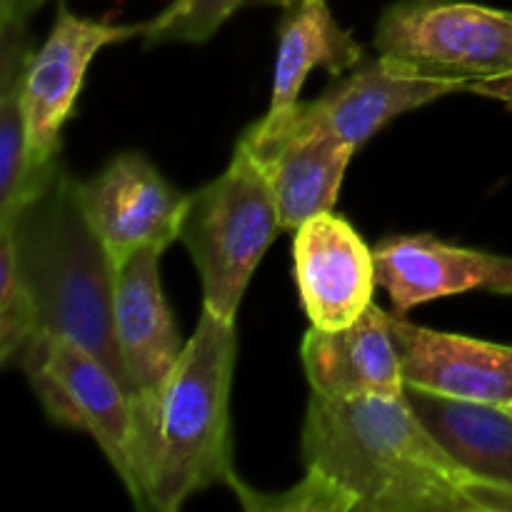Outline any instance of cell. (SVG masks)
<instances>
[{
	"instance_id": "cell-14",
	"label": "cell",
	"mask_w": 512,
	"mask_h": 512,
	"mask_svg": "<svg viewBox=\"0 0 512 512\" xmlns=\"http://www.w3.org/2000/svg\"><path fill=\"white\" fill-rule=\"evenodd\" d=\"M405 385L475 403H512V348L390 318Z\"/></svg>"
},
{
	"instance_id": "cell-18",
	"label": "cell",
	"mask_w": 512,
	"mask_h": 512,
	"mask_svg": "<svg viewBox=\"0 0 512 512\" xmlns=\"http://www.w3.org/2000/svg\"><path fill=\"white\" fill-rule=\"evenodd\" d=\"M0 223L10 220L43 185L50 168H35L28 148L23 80L35 48L20 25H0Z\"/></svg>"
},
{
	"instance_id": "cell-13",
	"label": "cell",
	"mask_w": 512,
	"mask_h": 512,
	"mask_svg": "<svg viewBox=\"0 0 512 512\" xmlns=\"http://www.w3.org/2000/svg\"><path fill=\"white\" fill-rule=\"evenodd\" d=\"M463 90H468V85L460 80L425 75L403 60L378 53L340 75L338 83L308 105L330 133L358 153L398 115Z\"/></svg>"
},
{
	"instance_id": "cell-3",
	"label": "cell",
	"mask_w": 512,
	"mask_h": 512,
	"mask_svg": "<svg viewBox=\"0 0 512 512\" xmlns=\"http://www.w3.org/2000/svg\"><path fill=\"white\" fill-rule=\"evenodd\" d=\"M20 278L38 318V333L63 335L103 360L133 398L115 338V265L90 225L80 200V183L58 163L38 193L10 220Z\"/></svg>"
},
{
	"instance_id": "cell-21",
	"label": "cell",
	"mask_w": 512,
	"mask_h": 512,
	"mask_svg": "<svg viewBox=\"0 0 512 512\" xmlns=\"http://www.w3.org/2000/svg\"><path fill=\"white\" fill-rule=\"evenodd\" d=\"M465 93L483 95V98H493L505 103V108L512 110V73L510 75H498V78H485V80H473L468 83Z\"/></svg>"
},
{
	"instance_id": "cell-22",
	"label": "cell",
	"mask_w": 512,
	"mask_h": 512,
	"mask_svg": "<svg viewBox=\"0 0 512 512\" xmlns=\"http://www.w3.org/2000/svg\"><path fill=\"white\" fill-rule=\"evenodd\" d=\"M45 3L48 0H0V25H20V28H25V23Z\"/></svg>"
},
{
	"instance_id": "cell-1",
	"label": "cell",
	"mask_w": 512,
	"mask_h": 512,
	"mask_svg": "<svg viewBox=\"0 0 512 512\" xmlns=\"http://www.w3.org/2000/svg\"><path fill=\"white\" fill-rule=\"evenodd\" d=\"M305 478L260 495L230 478L245 510L512 512V490L470 475L415 418L405 398L313 393L300 435Z\"/></svg>"
},
{
	"instance_id": "cell-6",
	"label": "cell",
	"mask_w": 512,
	"mask_h": 512,
	"mask_svg": "<svg viewBox=\"0 0 512 512\" xmlns=\"http://www.w3.org/2000/svg\"><path fill=\"white\" fill-rule=\"evenodd\" d=\"M18 365L55 425L88 433L120 483H130L133 398L118 375L90 350L63 335L35 333Z\"/></svg>"
},
{
	"instance_id": "cell-11",
	"label": "cell",
	"mask_w": 512,
	"mask_h": 512,
	"mask_svg": "<svg viewBox=\"0 0 512 512\" xmlns=\"http://www.w3.org/2000/svg\"><path fill=\"white\" fill-rule=\"evenodd\" d=\"M163 253L160 248L135 250L115 273V338L133 405L163 388L185 348L160 283Z\"/></svg>"
},
{
	"instance_id": "cell-4",
	"label": "cell",
	"mask_w": 512,
	"mask_h": 512,
	"mask_svg": "<svg viewBox=\"0 0 512 512\" xmlns=\"http://www.w3.org/2000/svg\"><path fill=\"white\" fill-rule=\"evenodd\" d=\"M280 230L278 203L263 170L235 145L225 173L188 195L180 220V240L203 285V308L235 323L250 278Z\"/></svg>"
},
{
	"instance_id": "cell-8",
	"label": "cell",
	"mask_w": 512,
	"mask_h": 512,
	"mask_svg": "<svg viewBox=\"0 0 512 512\" xmlns=\"http://www.w3.org/2000/svg\"><path fill=\"white\" fill-rule=\"evenodd\" d=\"M140 25H110L80 18L60 5L48 38L30 58L23 80V108L28 120V148L35 168L58 160L60 133L73 115L85 73L95 55L113 43L135 38Z\"/></svg>"
},
{
	"instance_id": "cell-9",
	"label": "cell",
	"mask_w": 512,
	"mask_h": 512,
	"mask_svg": "<svg viewBox=\"0 0 512 512\" xmlns=\"http://www.w3.org/2000/svg\"><path fill=\"white\" fill-rule=\"evenodd\" d=\"M85 215L115 265L143 248L165 250L180 238L188 195L165 180L143 153H120L80 183Z\"/></svg>"
},
{
	"instance_id": "cell-17",
	"label": "cell",
	"mask_w": 512,
	"mask_h": 512,
	"mask_svg": "<svg viewBox=\"0 0 512 512\" xmlns=\"http://www.w3.org/2000/svg\"><path fill=\"white\" fill-rule=\"evenodd\" d=\"M365 60V48L340 28L328 0H285L278 25V55L270 110H285L300 100L315 68L340 78Z\"/></svg>"
},
{
	"instance_id": "cell-20",
	"label": "cell",
	"mask_w": 512,
	"mask_h": 512,
	"mask_svg": "<svg viewBox=\"0 0 512 512\" xmlns=\"http://www.w3.org/2000/svg\"><path fill=\"white\" fill-rule=\"evenodd\" d=\"M35 333L38 318L33 298L20 278L13 240L0 230V363L18 360Z\"/></svg>"
},
{
	"instance_id": "cell-16",
	"label": "cell",
	"mask_w": 512,
	"mask_h": 512,
	"mask_svg": "<svg viewBox=\"0 0 512 512\" xmlns=\"http://www.w3.org/2000/svg\"><path fill=\"white\" fill-rule=\"evenodd\" d=\"M415 418L470 475L512 490V415L505 405L448 398L405 385Z\"/></svg>"
},
{
	"instance_id": "cell-23",
	"label": "cell",
	"mask_w": 512,
	"mask_h": 512,
	"mask_svg": "<svg viewBox=\"0 0 512 512\" xmlns=\"http://www.w3.org/2000/svg\"><path fill=\"white\" fill-rule=\"evenodd\" d=\"M505 410H508V413L512 415V403H508V405H505Z\"/></svg>"
},
{
	"instance_id": "cell-15",
	"label": "cell",
	"mask_w": 512,
	"mask_h": 512,
	"mask_svg": "<svg viewBox=\"0 0 512 512\" xmlns=\"http://www.w3.org/2000/svg\"><path fill=\"white\" fill-rule=\"evenodd\" d=\"M393 313L370 303L353 325L320 330L310 325L300 360L313 393L328 398H405L403 363L395 345Z\"/></svg>"
},
{
	"instance_id": "cell-12",
	"label": "cell",
	"mask_w": 512,
	"mask_h": 512,
	"mask_svg": "<svg viewBox=\"0 0 512 512\" xmlns=\"http://www.w3.org/2000/svg\"><path fill=\"white\" fill-rule=\"evenodd\" d=\"M378 285L395 313L450 295L488 290L512 295V258L458 248L433 235H395L373 248Z\"/></svg>"
},
{
	"instance_id": "cell-19",
	"label": "cell",
	"mask_w": 512,
	"mask_h": 512,
	"mask_svg": "<svg viewBox=\"0 0 512 512\" xmlns=\"http://www.w3.org/2000/svg\"><path fill=\"white\" fill-rule=\"evenodd\" d=\"M245 3L248 0H173L155 18L143 23L140 35L148 45L205 43Z\"/></svg>"
},
{
	"instance_id": "cell-2",
	"label": "cell",
	"mask_w": 512,
	"mask_h": 512,
	"mask_svg": "<svg viewBox=\"0 0 512 512\" xmlns=\"http://www.w3.org/2000/svg\"><path fill=\"white\" fill-rule=\"evenodd\" d=\"M238 335L233 320L203 308L193 338L163 388L133 405L130 483L135 508L175 512L193 495L230 483V388Z\"/></svg>"
},
{
	"instance_id": "cell-10",
	"label": "cell",
	"mask_w": 512,
	"mask_h": 512,
	"mask_svg": "<svg viewBox=\"0 0 512 512\" xmlns=\"http://www.w3.org/2000/svg\"><path fill=\"white\" fill-rule=\"evenodd\" d=\"M293 270L313 328H348L373 303L378 285L373 248L333 210L295 230Z\"/></svg>"
},
{
	"instance_id": "cell-7",
	"label": "cell",
	"mask_w": 512,
	"mask_h": 512,
	"mask_svg": "<svg viewBox=\"0 0 512 512\" xmlns=\"http://www.w3.org/2000/svg\"><path fill=\"white\" fill-rule=\"evenodd\" d=\"M238 145L263 170L283 230L293 233L305 220L335 208L345 170L355 155L303 100L285 110H268L265 118L240 135Z\"/></svg>"
},
{
	"instance_id": "cell-5",
	"label": "cell",
	"mask_w": 512,
	"mask_h": 512,
	"mask_svg": "<svg viewBox=\"0 0 512 512\" xmlns=\"http://www.w3.org/2000/svg\"><path fill=\"white\" fill-rule=\"evenodd\" d=\"M375 50L435 78L473 80L512 73V10L465 0H400L375 28Z\"/></svg>"
}]
</instances>
